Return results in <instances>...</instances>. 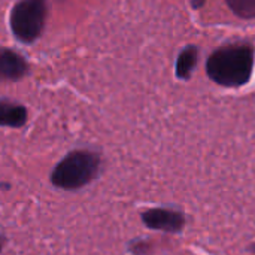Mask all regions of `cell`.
I'll use <instances>...</instances> for the list:
<instances>
[{"label":"cell","instance_id":"obj_3","mask_svg":"<svg viewBox=\"0 0 255 255\" xmlns=\"http://www.w3.org/2000/svg\"><path fill=\"white\" fill-rule=\"evenodd\" d=\"M46 16V0H18L9 15L12 34L21 43H33L45 28Z\"/></svg>","mask_w":255,"mask_h":255},{"label":"cell","instance_id":"obj_12","mask_svg":"<svg viewBox=\"0 0 255 255\" xmlns=\"http://www.w3.org/2000/svg\"><path fill=\"white\" fill-rule=\"evenodd\" d=\"M251 251H253V253L255 254V245H253V247H251Z\"/></svg>","mask_w":255,"mask_h":255},{"label":"cell","instance_id":"obj_8","mask_svg":"<svg viewBox=\"0 0 255 255\" xmlns=\"http://www.w3.org/2000/svg\"><path fill=\"white\" fill-rule=\"evenodd\" d=\"M229 7L241 18H255V0H226Z\"/></svg>","mask_w":255,"mask_h":255},{"label":"cell","instance_id":"obj_6","mask_svg":"<svg viewBox=\"0 0 255 255\" xmlns=\"http://www.w3.org/2000/svg\"><path fill=\"white\" fill-rule=\"evenodd\" d=\"M27 120L28 111L24 105L9 99H0V127L22 128Z\"/></svg>","mask_w":255,"mask_h":255},{"label":"cell","instance_id":"obj_7","mask_svg":"<svg viewBox=\"0 0 255 255\" xmlns=\"http://www.w3.org/2000/svg\"><path fill=\"white\" fill-rule=\"evenodd\" d=\"M199 57V51L196 46L190 45L185 49L181 51L178 60H176V75L181 79H188L193 73V69L196 67Z\"/></svg>","mask_w":255,"mask_h":255},{"label":"cell","instance_id":"obj_2","mask_svg":"<svg viewBox=\"0 0 255 255\" xmlns=\"http://www.w3.org/2000/svg\"><path fill=\"white\" fill-rule=\"evenodd\" d=\"M102 157L91 149H73L51 172V184L63 191H76L91 184L100 173Z\"/></svg>","mask_w":255,"mask_h":255},{"label":"cell","instance_id":"obj_4","mask_svg":"<svg viewBox=\"0 0 255 255\" xmlns=\"http://www.w3.org/2000/svg\"><path fill=\"white\" fill-rule=\"evenodd\" d=\"M142 221L148 229L166 233H179L185 226V217L182 212L163 208L145 211L142 214Z\"/></svg>","mask_w":255,"mask_h":255},{"label":"cell","instance_id":"obj_10","mask_svg":"<svg viewBox=\"0 0 255 255\" xmlns=\"http://www.w3.org/2000/svg\"><path fill=\"white\" fill-rule=\"evenodd\" d=\"M203 3H205V0H194V1H193V6H194V7H199V6H202Z\"/></svg>","mask_w":255,"mask_h":255},{"label":"cell","instance_id":"obj_1","mask_svg":"<svg viewBox=\"0 0 255 255\" xmlns=\"http://www.w3.org/2000/svg\"><path fill=\"white\" fill-rule=\"evenodd\" d=\"M254 48L248 43H232L217 49L206 63L208 76L223 87H242L253 75Z\"/></svg>","mask_w":255,"mask_h":255},{"label":"cell","instance_id":"obj_11","mask_svg":"<svg viewBox=\"0 0 255 255\" xmlns=\"http://www.w3.org/2000/svg\"><path fill=\"white\" fill-rule=\"evenodd\" d=\"M3 244H4V239H3V236L0 235V253H1V250H3Z\"/></svg>","mask_w":255,"mask_h":255},{"label":"cell","instance_id":"obj_9","mask_svg":"<svg viewBox=\"0 0 255 255\" xmlns=\"http://www.w3.org/2000/svg\"><path fill=\"white\" fill-rule=\"evenodd\" d=\"M130 250L134 255H140V254H146L148 251V242H133L130 245Z\"/></svg>","mask_w":255,"mask_h":255},{"label":"cell","instance_id":"obj_5","mask_svg":"<svg viewBox=\"0 0 255 255\" xmlns=\"http://www.w3.org/2000/svg\"><path fill=\"white\" fill-rule=\"evenodd\" d=\"M28 73L27 60L13 49L0 48V81H19Z\"/></svg>","mask_w":255,"mask_h":255}]
</instances>
